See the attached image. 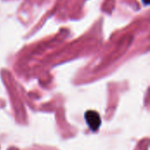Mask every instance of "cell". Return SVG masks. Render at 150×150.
Wrapping results in <instances>:
<instances>
[{"instance_id":"2","label":"cell","mask_w":150,"mask_h":150,"mask_svg":"<svg viewBox=\"0 0 150 150\" xmlns=\"http://www.w3.org/2000/svg\"><path fill=\"white\" fill-rule=\"evenodd\" d=\"M143 2H144V4H149V0H142Z\"/></svg>"},{"instance_id":"1","label":"cell","mask_w":150,"mask_h":150,"mask_svg":"<svg viewBox=\"0 0 150 150\" xmlns=\"http://www.w3.org/2000/svg\"><path fill=\"white\" fill-rule=\"evenodd\" d=\"M85 121L88 127L92 131H97L101 126V118L99 114L95 111H88L84 115Z\"/></svg>"}]
</instances>
